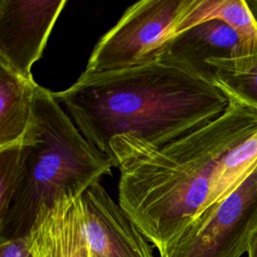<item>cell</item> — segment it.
<instances>
[{
    "label": "cell",
    "mask_w": 257,
    "mask_h": 257,
    "mask_svg": "<svg viewBox=\"0 0 257 257\" xmlns=\"http://www.w3.org/2000/svg\"><path fill=\"white\" fill-rule=\"evenodd\" d=\"M255 5H256V6H257V2H255Z\"/></svg>",
    "instance_id": "cell-17"
},
{
    "label": "cell",
    "mask_w": 257,
    "mask_h": 257,
    "mask_svg": "<svg viewBox=\"0 0 257 257\" xmlns=\"http://www.w3.org/2000/svg\"><path fill=\"white\" fill-rule=\"evenodd\" d=\"M215 120L161 147L127 136L109 142L118 204L161 257L206 209L222 159L257 131V109L228 96Z\"/></svg>",
    "instance_id": "cell-2"
},
{
    "label": "cell",
    "mask_w": 257,
    "mask_h": 257,
    "mask_svg": "<svg viewBox=\"0 0 257 257\" xmlns=\"http://www.w3.org/2000/svg\"><path fill=\"white\" fill-rule=\"evenodd\" d=\"M257 228V169L221 203L206 209L162 257H240Z\"/></svg>",
    "instance_id": "cell-5"
},
{
    "label": "cell",
    "mask_w": 257,
    "mask_h": 257,
    "mask_svg": "<svg viewBox=\"0 0 257 257\" xmlns=\"http://www.w3.org/2000/svg\"><path fill=\"white\" fill-rule=\"evenodd\" d=\"M161 55L188 62L213 78L215 73L227 71L237 63L241 43L231 26L210 20L175 37Z\"/></svg>",
    "instance_id": "cell-9"
},
{
    "label": "cell",
    "mask_w": 257,
    "mask_h": 257,
    "mask_svg": "<svg viewBox=\"0 0 257 257\" xmlns=\"http://www.w3.org/2000/svg\"><path fill=\"white\" fill-rule=\"evenodd\" d=\"M66 0H1L0 62L26 78L47 44Z\"/></svg>",
    "instance_id": "cell-6"
},
{
    "label": "cell",
    "mask_w": 257,
    "mask_h": 257,
    "mask_svg": "<svg viewBox=\"0 0 257 257\" xmlns=\"http://www.w3.org/2000/svg\"><path fill=\"white\" fill-rule=\"evenodd\" d=\"M53 93L84 138L109 158L115 137L161 147L215 120L229 105L212 77L163 55L117 70L82 72Z\"/></svg>",
    "instance_id": "cell-1"
},
{
    "label": "cell",
    "mask_w": 257,
    "mask_h": 257,
    "mask_svg": "<svg viewBox=\"0 0 257 257\" xmlns=\"http://www.w3.org/2000/svg\"><path fill=\"white\" fill-rule=\"evenodd\" d=\"M213 80L227 96L257 109V64L244 73L215 75Z\"/></svg>",
    "instance_id": "cell-14"
},
{
    "label": "cell",
    "mask_w": 257,
    "mask_h": 257,
    "mask_svg": "<svg viewBox=\"0 0 257 257\" xmlns=\"http://www.w3.org/2000/svg\"><path fill=\"white\" fill-rule=\"evenodd\" d=\"M196 0H142L128 6L94 45L84 73H100L158 58L182 33Z\"/></svg>",
    "instance_id": "cell-4"
},
{
    "label": "cell",
    "mask_w": 257,
    "mask_h": 257,
    "mask_svg": "<svg viewBox=\"0 0 257 257\" xmlns=\"http://www.w3.org/2000/svg\"><path fill=\"white\" fill-rule=\"evenodd\" d=\"M27 239L33 257H93L84 230L82 196L64 195L44 207Z\"/></svg>",
    "instance_id": "cell-8"
},
{
    "label": "cell",
    "mask_w": 257,
    "mask_h": 257,
    "mask_svg": "<svg viewBox=\"0 0 257 257\" xmlns=\"http://www.w3.org/2000/svg\"><path fill=\"white\" fill-rule=\"evenodd\" d=\"M248 257H257V228L251 235L248 248H247Z\"/></svg>",
    "instance_id": "cell-16"
},
{
    "label": "cell",
    "mask_w": 257,
    "mask_h": 257,
    "mask_svg": "<svg viewBox=\"0 0 257 257\" xmlns=\"http://www.w3.org/2000/svg\"><path fill=\"white\" fill-rule=\"evenodd\" d=\"M0 257H33L27 236L0 240Z\"/></svg>",
    "instance_id": "cell-15"
},
{
    "label": "cell",
    "mask_w": 257,
    "mask_h": 257,
    "mask_svg": "<svg viewBox=\"0 0 257 257\" xmlns=\"http://www.w3.org/2000/svg\"><path fill=\"white\" fill-rule=\"evenodd\" d=\"M256 169L257 131L232 149L219 163L212 178L206 209L225 200Z\"/></svg>",
    "instance_id": "cell-12"
},
{
    "label": "cell",
    "mask_w": 257,
    "mask_h": 257,
    "mask_svg": "<svg viewBox=\"0 0 257 257\" xmlns=\"http://www.w3.org/2000/svg\"><path fill=\"white\" fill-rule=\"evenodd\" d=\"M25 137L30 143L26 170L0 219V240L26 237L44 207H51L64 195L81 197L115 167L84 138L53 91L39 84Z\"/></svg>",
    "instance_id": "cell-3"
},
{
    "label": "cell",
    "mask_w": 257,
    "mask_h": 257,
    "mask_svg": "<svg viewBox=\"0 0 257 257\" xmlns=\"http://www.w3.org/2000/svg\"><path fill=\"white\" fill-rule=\"evenodd\" d=\"M38 83L0 62V149L22 141L27 133Z\"/></svg>",
    "instance_id": "cell-11"
},
{
    "label": "cell",
    "mask_w": 257,
    "mask_h": 257,
    "mask_svg": "<svg viewBox=\"0 0 257 257\" xmlns=\"http://www.w3.org/2000/svg\"><path fill=\"white\" fill-rule=\"evenodd\" d=\"M30 143L21 142L0 149V219L3 218L18 191L26 170Z\"/></svg>",
    "instance_id": "cell-13"
},
{
    "label": "cell",
    "mask_w": 257,
    "mask_h": 257,
    "mask_svg": "<svg viewBox=\"0 0 257 257\" xmlns=\"http://www.w3.org/2000/svg\"><path fill=\"white\" fill-rule=\"evenodd\" d=\"M210 20H220L231 26L238 33L241 43V56L237 63L214 76L240 74L254 67L257 64V18L248 3L244 0H196L183 23L182 33Z\"/></svg>",
    "instance_id": "cell-10"
},
{
    "label": "cell",
    "mask_w": 257,
    "mask_h": 257,
    "mask_svg": "<svg viewBox=\"0 0 257 257\" xmlns=\"http://www.w3.org/2000/svg\"><path fill=\"white\" fill-rule=\"evenodd\" d=\"M82 206L93 257H153L148 239L100 183L84 192Z\"/></svg>",
    "instance_id": "cell-7"
}]
</instances>
